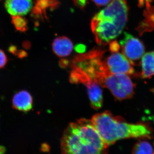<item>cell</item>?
<instances>
[{
    "label": "cell",
    "instance_id": "1",
    "mask_svg": "<svg viewBox=\"0 0 154 154\" xmlns=\"http://www.w3.org/2000/svg\"><path fill=\"white\" fill-rule=\"evenodd\" d=\"M105 52L101 48H94L76 56L71 65L81 69L95 82L108 89L117 100L131 99L134 94V84L128 75L114 74L110 72L103 59Z\"/></svg>",
    "mask_w": 154,
    "mask_h": 154
},
{
    "label": "cell",
    "instance_id": "16",
    "mask_svg": "<svg viewBox=\"0 0 154 154\" xmlns=\"http://www.w3.org/2000/svg\"><path fill=\"white\" fill-rule=\"evenodd\" d=\"M112 0H93L98 6H104L108 5Z\"/></svg>",
    "mask_w": 154,
    "mask_h": 154
},
{
    "label": "cell",
    "instance_id": "17",
    "mask_svg": "<svg viewBox=\"0 0 154 154\" xmlns=\"http://www.w3.org/2000/svg\"><path fill=\"white\" fill-rule=\"evenodd\" d=\"M75 5L80 8H83L85 7L87 0H73Z\"/></svg>",
    "mask_w": 154,
    "mask_h": 154
},
{
    "label": "cell",
    "instance_id": "6",
    "mask_svg": "<svg viewBox=\"0 0 154 154\" xmlns=\"http://www.w3.org/2000/svg\"><path fill=\"white\" fill-rule=\"evenodd\" d=\"M119 44L122 53L133 63L140 59L144 54L145 48L142 42L129 33H125L124 38Z\"/></svg>",
    "mask_w": 154,
    "mask_h": 154
},
{
    "label": "cell",
    "instance_id": "21",
    "mask_svg": "<svg viewBox=\"0 0 154 154\" xmlns=\"http://www.w3.org/2000/svg\"><path fill=\"white\" fill-rule=\"evenodd\" d=\"M0 1H1V0H0Z\"/></svg>",
    "mask_w": 154,
    "mask_h": 154
},
{
    "label": "cell",
    "instance_id": "5",
    "mask_svg": "<svg viewBox=\"0 0 154 154\" xmlns=\"http://www.w3.org/2000/svg\"><path fill=\"white\" fill-rule=\"evenodd\" d=\"M70 82L73 84H82L88 90L91 106L97 110L103 105V94L101 86L95 82L85 72L77 67L71 66Z\"/></svg>",
    "mask_w": 154,
    "mask_h": 154
},
{
    "label": "cell",
    "instance_id": "13",
    "mask_svg": "<svg viewBox=\"0 0 154 154\" xmlns=\"http://www.w3.org/2000/svg\"><path fill=\"white\" fill-rule=\"evenodd\" d=\"M12 23L17 31L25 32L28 30V21L23 16H12Z\"/></svg>",
    "mask_w": 154,
    "mask_h": 154
},
{
    "label": "cell",
    "instance_id": "7",
    "mask_svg": "<svg viewBox=\"0 0 154 154\" xmlns=\"http://www.w3.org/2000/svg\"><path fill=\"white\" fill-rule=\"evenodd\" d=\"M105 62L110 72L114 74L128 75L134 72V63L121 53L113 52L105 59Z\"/></svg>",
    "mask_w": 154,
    "mask_h": 154
},
{
    "label": "cell",
    "instance_id": "19",
    "mask_svg": "<svg viewBox=\"0 0 154 154\" xmlns=\"http://www.w3.org/2000/svg\"></svg>",
    "mask_w": 154,
    "mask_h": 154
},
{
    "label": "cell",
    "instance_id": "14",
    "mask_svg": "<svg viewBox=\"0 0 154 154\" xmlns=\"http://www.w3.org/2000/svg\"><path fill=\"white\" fill-rule=\"evenodd\" d=\"M8 62V57L0 49V69L3 68L6 65Z\"/></svg>",
    "mask_w": 154,
    "mask_h": 154
},
{
    "label": "cell",
    "instance_id": "18",
    "mask_svg": "<svg viewBox=\"0 0 154 154\" xmlns=\"http://www.w3.org/2000/svg\"><path fill=\"white\" fill-rule=\"evenodd\" d=\"M151 91L152 93L154 94V88L151 89Z\"/></svg>",
    "mask_w": 154,
    "mask_h": 154
},
{
    "label": "cell",
    "instance_id": "10",
    "mask_svg": "<svg viewBox=\"0 0 154 154\" xmlns=\"http://www.w3.org/2000/svg\"><path fill=\"white\" fill-rule=\"evenodd\" d=\"M73 45L71 40L61 36L55 38L52 43V49L54 54L59 57H65L71 53Z\"/></svg>",
    "mask_w": 154,
    "mask_h": 154
},
{
    "label": "cell",
    "instance_id": "8",
    "mask_svg": "<svg viewBox=\"0 0 154 154\" xmlns=\"http://www.w3.org/2000/svg\"><path fill=\"white\" fill-rule=\"evenodd\" d=\"M5 7L12 16H24L32 9V0H5Z\"/></svg>",
    "mask_w": 154,
    "mask_h": 154
},
{
    "label": "cell",
    "instance_id": "4",
    "mask_svg": "<svg viewBox=\"0 0 154 154\" xmlns=\"http://www.w3.org/2000/svg\"><path fill=\"white\" fill-rule=\"evenodd\" d=\"M91 122L99 135L108 146L119 140L147 137L150 134L148 127L142 124H130L110 111L95 114Z\"/></svg>",
    "mask_w": 154,
    "mask_h": 154
},
{
    "label": "cell",
    "instance_id": "20",
    "mask_svg": "<svg viewBox=\"0 0 154 154\" xmlns=\"http://www.w3.org/2000/svg\"><path fill=\"white\" fill-rule=\"evenodd\" d=\"M153 154H154V153Z\"/></svg>",
    "mask_w": 154,
    "mask_h": 154
},
{
    "label": "cell",
    "instance_id": "15",
    "mask_svg": "<svg viewBox=\"0 0 154 154\" xmlns=\"http://www.w3.org/2000/svg\"><path fill=\"white\" fill-rule=\"evenodd\" d=\"M120 47V45L119 44L116 42L113 41L110 42V49L111 52H118Z\"/></svg>",
    "mask_w": 154,
    "mask_h": 154
},
{
    "label": "cell",
    "instance_id": "9",
    "mask_svg": "<svg viewBox=\"0 0 154 154\" xmlns=\"http://www.w3.org/2000/svg\"><path fill=\"white\" fill-rule=\"evenodd\" d=\"M13 105L17 110L23 112H28L32 108V96L27 91H20L14 95L13 99Z\"/></svg>",
    "mask_w": 154,
    "mask_h": 154
},
{
    "label": "cell",
    "instance_id": "12",
    "mask_svg": "<svg viewBox=\"0 0 154 154\" xmlns=\"http://www.w3.org/2000/svg\"><path fill=\"white\" fill-rule=\"evenodd\" d=\"M152 152L150 144L146 141H142L135 145L132 154H152Z\"/></svg>",
    "mask_w": 154,
    "mask_h": 154
},
{
    "label": "cell",
    "instance_id": "11",
    "mask_svg": "<svg viewBox=\"0 0 154 154\" xmlns=\"http://www.w3.org/2000/svg\"><path fill=\"white\" fill-rule=\"evenodd\" d=\"M141 76L143 79H149L154 75V51L146 53L142 57Z\"/></svg>",
    "mask_w": 154,
    "mask_h": 154
},
{
    "label": "cell",
    "instance_id": "2",
    "mask_svg": "<svg viewBox=\"0 0 154 154\" xmlns=\"http://www.w3.org/2000/svg\"><path fill=\"white\" fill-rule=\"evenodd\" d=\"M62 154H107L108 146L91 120L82 119L69 124L61 140Z\"/></svg>",
    "mask_w": 154,
    "mask_h": 154
},
{
    "label": "cell",
    "instance_id": "3",
    "mask_svg": "<svg viewBox=\"0 0 154 154\" xmlns=\"http://www.w3.org/2000/svg\"><path fill=\"white\" fill-rule=\"evenodd\" d=\"M127 0H112L92 19L91 29L97 44L106 45L121 34L127 22Z\"/></svg>",
    "mask_w": 154,
    "mask_h": 154
}]
</instances>
